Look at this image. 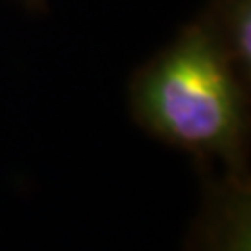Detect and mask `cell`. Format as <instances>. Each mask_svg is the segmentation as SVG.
Wrapping results in <instances>:
<instances>
[{"label":"cell","mask_w":251,"mask_h":251,"mask_svg":"<svg viewBox=\"0 0 251 251\" xmlns=\"http://www.w3.org/2000/svg\"><path fill=\"white\" fill-rule=\"evenodd\" d=\"M247 82L199 15L132 77L130 107L157 140L218 161L232 178L247 172Z\"/></svg>","instance_id":"cell-1"},{"label":"cell","mask_w":251,"mask_h":251,"mask_svg":"<svg viewBox=\"0 0 251 251\" xmlns=\"http://www.w3.org/2000/svg\"><path fill=\"white\" fill-rule=\"evenodd\" d=\"M216 42L239 72L251 69V0H211L201 13Z\"/></svg>","instance_id":"cell-2"},{"label":"cell","mask_w":251,"mask_h":251,"mask_svg":"<svg viewBox=\"0 0 251 251\" xmlns=\"http://www.w3.org/2000/svg\"><path fill=\"white\" fill-rule=\"evenodd\" d=\"M25 2H27V6H31V9H42L46 0H25Z\"/></svg>","instance_id":"cell-3"}]
</instances>
